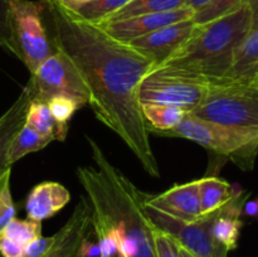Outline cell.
<instances>
[{
    "mask_svg": "<svg viewBox=\"0 0 258 257\" xmlns=\"http://www.w3.org/2000/svg\"><path fill=\"white\" fill-rule=\"evenodd\" d=\"M40 3L55 47L73 60L90 90L96 118L126 144L149 175L159 178L139 100L141 81L155 68L153 60L98 24L78 19L57 0Z\"/></svg>",
    "mask_w": 258,
    "mask_h": 257,
    "instance_id": "1",
    "label": "cell"
},
{
    "mask_svg": "<svg viewBox=\"0 0 258 257\" xmlns=\"http://www.w3.org/2000/svg\"><path fill=\"white\" fill-rule=\"evenodd\" d=\"M93 165L78 166V181L92 213V228L111 232L122 257H156L155 231L146 209V194L120 169L101 146L87 136Z\"/></svg>",
    "mask_w": 258,
    "mask_h": 257,
    "instance_id": "2",
    "label": "cell"
},
{
    "mask_svg": "<svg viewBox=\"0 0 258 257\" xmlns=\"http://www.w3.org/2000/svg\"><path fill=\"white\" fill-rule=\"evenodd\" d=\"M252 32L248 5L206 24H196L189 39L161 66L193 73L208 83L227 81L234 53Z\"/></svg>",
    "mask_w": 258,
    "mask_h": 257,
    "instance_id": "3",
    "label": "cell"
},
{
    "mask_svg": "<svg viewBox=\"0 0 258 257\" xmlns=\"http://www.w3.org/2000/svg\"><path fill=\"white\" fill-rule=\"evenodd\" d=\"M165 138H181L207 150L227 156L242 168L252 165L258 154L257 128H238L202 120L186 113L178 126L164 134Z\"/></svg>",
    "mask_w": 258,
    "mask_h": 257,
    "instance_id": "4",
    "label": "cell"
},
{
    "mask_svg": "<svg viewBox=\"0 0 258 257\" xmlns=\"http://www.w3.org/2000/svg\"><path fill=\"white\" fill-rule=\"evenodd\" d=\"M10 52L32 75L58 50L45 23L40 0H10Z\"/></svg>",
    "mask_w": 258,
    "mask_h": 257,
    "instance_id": "5",
    "label": "cell"
},
{
    "mask_svg": "<svg viewBox=\"0 0 258 257\" xmlns=\"http://www.w3.org/2000/svg\"><path fill=\"white\" fill-rule=\"evenodd\" d=\"M190 115L224 126L258 130V96L247 81L212 83Z\"/></svg>",
    "mask_w": 258,
    "mask_h": 257,
    "instance_id": "6",
    "label": "cell"
},
{
    "mask_svg": "<svg viewBox=\"0 0 258 257\" xmlns=\"http://www.w3.org/2000/svg\"><path fill=\"white\" fill-rule=\"evenodd\" d=\"M209 85L193 73L170 66H158L141 81L140 103H160L191 112L206 96Z\"/></svg>",
    "mask_w": 258,
    "mask_h": 257,
    "instance_id": "7",
    "label": "cell"
},
{
    "mask_svg": "<svg viewBox=\"0 0 258 257\" xmlns=\"http://www.w3.org/2000/svg\"><path fill=\"white\" fill-rule=\"evenodd\" d=\"M27 87L32 100L48 102L54 96H67L85 106L90 102L91 92L73 60L63 50L43 60L30 75Z\"/></svg>",
    "mask_w": 258,
    "mask_h": 257,
    "instance_id": "8",
    "label": "cell"
},
{
    "mask_svg": "<svg viewBox=\"0 0 258 257\" xmlns=\"http://www.w3.org/2000/svg\"><path fill=\"white\" fill-rule=\"evenodd\" d=\"M146 209L154 226L173 237L179 246L194 257H227L228 254V251L212 234V222L216 212L206 214L196 222H184L149 206Z\"/></svg>",
    "mask_w": 258,
    "mask_h": 257,
    "instance_id": "9",
    "label": "cell"
},
{
    "mask_svg": "<svg viewBox=\"0 0 258 257\" xmlns=\"http://www.w3.org/2000/svg\"><path fill=\"white\" fill-rule=\"evenodd\" d=\"M194 28L196 23L191 18L175 24L166 25L127 43L153 60L155 67H158L164 65L189 39Z\"/></svg>",
    "mask_w": 258,
    "mask_h": 257,
    "instance_id": "10",
    "label": "cell"
},
{
    "mask_svg": "<svg viewBox=\"0 0 258 257\" xmlns=\"http://www.w3.org/2000/svg\"><path fill=\"white\" fill-rule=\"evenodd\" d=\"M193 15L194 10L191 8L185 7L178 10H171V12L154 13V14L127 18V19L103 22L98 25L111 37L122 40V42H130V40L143 37V35L149 34V33L166 27V25L191 19Z\"/></svg>",
    "mask_w": 258,
    "mask_h": 257,
    "instance_id": "11",
    "label": "cell"
},
{
    "mask_svg": "<svg viewBox=\"0 0 258 257\" xmlns=\"http://www.w3.org/2000/svg\"><path fill=\"white\" fill-rule=\"evenodd\" d=\"M146 206L184 222H196L204 216L199 198L198 179L176 184L158 196L146 194Z\"/></svg>",
    "mask_w": 258,
    "mask_h": 257,
    "instance_id": "12",
    "label": "cell"
},
{
    "mask_svg": "<svg viewBox=\"0 0 258 257\" xmlns=\"http://www.w3.org/2000/svg\"><path fill=\"white\" fill-rule=\"evenodd\" d=\"M92 232V213L82 196L64 226L54 234V242L42 257H75L83 239Z\"/></svg>",
    "mask_w": 258,
    "mask_h": 257,
    "instance_id": "13",
    "label": "cell"
},
{
    "mask_svg": "<svg viewBox=\"0 0 258 257\" xmlns=\"http://www.w3.org/2000/svg\"><path fill=\"white\" fill-rule=\"evenodd\" d=\"M71 194L64 185L57 181L37 184L28 194L25 212L29 219L43 222L59 212L70 202Z\"/></svg>",
    "mask_w": 258,
    "mask_h": 257,
    "instance_id": "14",
    "label": "cell"
},
{
    "mask_svg": "<svg viewBox=\"0 0 258 257\" xmlns=\"http://www.w3.org/2000/svg\"><path fill=\"white\" fill-rule=\"evenodd\" d=\"M30 100V91L25 86L14 103L0 116V181L8 171L12 170V164L9 161L10 146L25 123Z\"/></svg>",
    "mask_w": 258,
    "mask_h": 257,
    "instance_id": "15",
    "label": "cell"
},
{
    "mask_svg": "<svg viewBox=\"0 0 258 257\" xmlns=\"http://www.w3.org/2000/svg\"><path fill=\"white\" fill-rule=\"evenodd\" d=\"M243 203L244 198L242 191H238L227 206L214 213L213 222H212V234L214 239L228 252L237 248L239 233L243 226L239 218Z\"/></svg>",
    "mask_w": 258,
    "mask_h": 257,
    "instance_id": "16",
    "label": "cell"
},
{
    "mask_svg": "<svg viewBox=\"0 0 258 257\" xmlns=\"http://www.w3.org/2000/svg\"><path fill=\"white\" fill-rule=\"evenodd\" d=\"M198 189L204 216L223 208L237 194L228 181L217 176H204L198 179Z\"/></svg>",
    "mask_w": 258,
    "mask_h": 257,
    "instance_id": "17",
    "label": "cell"
},
{
    "mask_svg": "<svg viewBox=\"0 0 258 257\" xmlns=\"http://www.w3.org/2000/svg\"><path fill=\"white\" fill-rule=\"evenodd\" d=\"M25 123L37 130L38 133L49 136L53 140L64 141L68 134V123L59 122L50 112L47 102L30 100Z\"/></svg>",
    "mask_w": 258,
    "mask_h": 257,
    "instance_id": "18",
    "label": "cell"
},
{
    "mask_svg": "<svg viewBox=\"0 0 258 257\" xmlns=\"http://www.w3.org/2000/svg\"><path fill=\"white\" fill-rule=\"evenodd\" d=\"M144 118L148 125L149 133L163 136L183 121L185 115L180 107L160 103H141Z\"/></svg>",
    "mask_w": 258,
    "mask_h": 257,
    "instance_id": "19",
    "label": "cell"
},
{
    "mask_svg": "<svg viewBox=\"0 0 258 257\" xmlns=\"http://www.w3.org/2000/svg\"><path fill=\"white\" fill-rule=\"evenodd\" d=\"M258 73V29L252 30L234 53L228 80L248 81Z\"/></svg>",
    "mask_w": 258,
    "mask_h": 257,
    "instance_id": "20",
    "label": "cell"
},
{
    "mask_svg": "<svg viewBox=\"0 0 258 257\" xmlns=\"http://www.w3.org/2000/svg\"><path fill=\"white\" fill-rule=\"evenodd\" d=\"M185 7H188V0H131L127 5L115 13L106 22L127 19V18L154 14V13L171 12Z\"/></svg>",
    "mask_w": 258,
    "mask_h": 257,
    "instance_id": "21",
    "label": "cell"
},
{
    "mask_svg": "<svg viewBox=\"0 0 258 257\" xmlns=\"http://www.w3.org/2000/svg\"><path fill=\"white\" fill-rule=\"evenodd\" d=\"M52 138L38 133L37 130H34V128L30 127L29 125L24 123L23 127L20 128L19 133L17 134L14 140H13L12 146H10V164L13 165L15 161L20 160V159H22L23 156L27 155V154L42 150V149H44L45 146L49 143H52Z\"/></svg>",
    "mask_w": 258,
    "mask_h": 257,
    "instance_id": "22",
    "label": "cell"
},
{
    "mask_svg": "<svg viewBox=\"0 0 258 257\" xmlns=\"http://www.w3.org/2000/svg\"><path fill=\"white\" fill-rule=\"evenodd\" d=\"M130 2L131 0H91L71 12L78 19L100 24V23L106 22L108 18L112 17L115 13L122 9Z\"/></svg>",
    "mask_w": 258,
    "mask_h": 257,
    "instance_id": "23",
    "label": "cell"
},
{
    "mask_svg": "<svg viewBox=\"0 0 258 257\" xmlns=\"http://www.w3.org/2000/svg\"><path fill=\"white\" fill-rule=\"evenodd\" d=\"M247 3H248V0H212L206 7L194 13L193 22L197 25L206 24L212 20L224 17L229 13H233L234 10L239 9Z\"/></svg>",
    "mask_w": 258,
    "mask_h": 257,
    "instance_id": "24",
    "label": "cell"
},
{
    "mask_svg": "<svg viewBox=\"0 0 258 257\" xmlns=\"http://www.w3.org/2000/svg\"><path fill=\"white\" fill-rule=\"evenodd\" d=\"M0 234H4V236L14 239L18 243L23 244L25 247L33 239L42 236V222L33 221V219L29 218H14L8 224L7 228L3 231V233Z\"/></svg>",
    "mask_w": 258,
    "mask_h": 257,
    "instance_id": "25",
    "label": "cell"
},
{
    "mask_svg": "<svg viewBox=\"0 0 258 257\" xmlns=\"http://www.w3.org/2000/svg\"><path fill=\"white\" fill-rule=\"evenodd\" d=\"M14 218H17V208L10 191V171H8L0 181V233Z\"/></svg>",
    "mask_w": 258,
    "mask_h": 257,
    "instance_id": "26",
    "label": "cell"
},
{
    "mask_svg": "<svg viewBox=\"0 0 258 257\" xmlns=\"http://www.w3.org/2000/svg\"><path fill=\"white\" fill-rule=\"evenodd\" d=\"M50 112L59 122H67L72 118L76 111L81 108L80 103L67 96H54L47 102Z\"/></svg>",
    "mask_w": 258,
    "mask_h": 257,
    "instance_id": "27",
    "label": "cell"
},
{
    "mask_svg": "<svg viewBox=\"0 0 258 257\" xmlns=\"http://www.w3.org/2000/svg\"><path fill=\"white\" fill-rule=\"evenodd\" d=\"M155 251L156 257H179V244L173 237L156 228Z\"/></svg>",
    "mask_w": 258,
    "mask_h": 257,
    "instance_id": "28",
    "label": "cell"
},
{
    "mask_svg": "<svg viewBox=\"0 0 258 257\" xmlns=\"http://www.w3.org/2000/svg\"><path fill=\"white\" fill-rule=\"evenodd\" d=\"M10 0H0V47L10 52Z\"/></svg>",
    "mask_w": 258,
    "mask_h": 257,
    "instance_id": "29",
    "label": "cell"
},
{
    "mask_svg": "<svg viewBox=\"0 0 258 257\" xmlns=\"http://www.w3.org/2000/svg\"><path fill=\"white\" fill-rule=\"evenodd\" d=\"M54 242V234L50 237H38L24 247L22 257H42Z\"/></svg>",
    "mask_w": 258,
    "mask_h": 257,
    "instance_id": "30",
    "label": "cell"
},
{
    "mask_svg": "<svg viewBox=\"0 0 258 257\" xmlns=\"http://www.w3.org/2000/svg\"><path fill=\"white\" fill-rule=\"evenodd\" d=\"M24 246L14 239L0 234V253L3 257H22Z\"/></svg>",
    "mask_w": 258,
    "mask_h": 257,
    "instance_id": "31",
    "label": "cell"
},
{
    "mask_svg": "<svg viewBox=\"0 0 258 257\" xmlns=\"http://www.w3.org/2000/svg\"><path fill=\"white\" fill-rule=\"evenodd\" d=\"M80 254L82 257H101V249L98 243L90 241V236L83 239L80 247Z\"/></svg>",
    "mask_w": 258,
    "mask_h": 257,
    "instance_id": "32",
    "label": "cell"
},
{
    "mask_svg": "<svg viewBox=\"0 0 258 257\" xmlns=\"http://www.w3.org/2000/svg\"><path fill=\"white\" fill-rule=\"evenodd\" d=\"M252 17V30L258 29V0H248L247 3Z\"/></svg>",
    "mask_w": 258,
    "mask_h": 257,
    "instance_id": "33",
    "label": "cell"
},
{
    "mask_svg": "<svg viewBox=\"0 0 258 257\" xmlns=\"http://www.w3.org/2000/svg\"><path fill=\"white\" fill-rule=\"evenodd\" d=\"M57 2L59 3L62 7H64L66 9L73 10L76 9V8L81 7V5L86 4V3L91 2V0H57Z\"/></svg>",
    "mask_w": 258,
    "mask_h": 257,
    "instance_id": "34",
    "label": "cell"
},
{
    "mask_svg": "<svg viewBox=\"0 0 258 257\" xmlns=\"http://www.w3.org/2000/svg\"><path fill=\"white\" fill-rule=\"evenodd\" d=\"M211 2L212 0H188V7L191 8L194 10V13H196L197 10L202 9V8L206 7Z\"/></svg>",
    "mask_w": 258,
    "mask_h": 257,
    "instance_id": "35",
    "label": "cell"
},
{
    "mask_svg": "<svg viewBox=\"0 0 258 257\" xmlns=\"http://www.w3.org/2000/svg\"><path fill=\"white\" fill-rule=\"evenodd\" d=\"M247 82H248L249 87H251L252 90H253V92L258 96V73H257L256 76H253V77H252V78H249V80L247 81Z\"/></svg>",
    "mask_w": 258,
    "mask_h": 257,
    "instance_id": "36",
    "label": "cell"
},
{
    "mask_svg": "<svg viewBox=\"0 0 258 257\" xmlns=\"http://www.w3.org/2000/svg\"><path fill=\"white\" fill-rule=\"evenodd\" d=\"M179 257H194L193 254L189 251H186L185 248H183L181 246H179Z\"/></svg>",
    "mask_w": 258,
    "mask_h": 257,
    "instance_id": "37",
    "label": "cell"
},
{
    "mask_svg": "<svg viewBox=\"0 0 258 257\" xmlns=\"http://www.w3.org/2000/svg\"><path fill=\"white\" fill-rule=\"evenodd\" d=\"M115 257H122V256H121V254L120 253H118V254H116V256Z\"/></svg>",
    "mask_w": 258,
    "mask_h": 257,
    "instance_id": "38",
    "label": "cell"
}]
</instances>
